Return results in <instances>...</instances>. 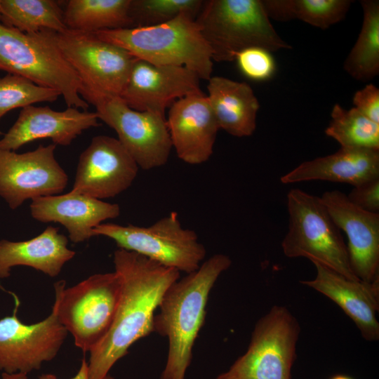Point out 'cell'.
<instances>
[{"label": "cell", "mask_w": 379, "mask_h": 379, "mask_svg": "<svg viewBox=\"0 0 379 379\" xmlns=\"http://www.w3.org/2000/svg\"><path fill=\"white\" fill-rule=\"evenodd\" d=\"M114 271L121 279V295L112 324L90 353L88 379H104L131 346L154 331V317L168 288L180 272L137 253L118 248Z\"/></svg>", "instance_id": "obj_1"}, {"label": "cell", "mask_w": 379, "mask_h": 379, "mask_svg": "<svg viewBox=\"0 0 379 379\" xmlns=\"http://www.w3.org/2000/svg\"><path fill=\"white\" fill-rule=\"evenodd\" d=\"M231 264L229 256L213 255L165 291L154 317V331L168 341L160 379H185L195 340L205 321L210 292Z\"/></svg>", "instance_id": "obj_2"}, {"label": "cell", "mask_w": 379, "mask_h": 379, "mask_svg": "<svg viewBox=\"0 0 379 379\" xmlns=\"http://www.w3.org/2000/svg\"><path fill=\"white\" fill-rule=\"evenodd\" d=\"M100 39L118 46L134 58L157 65L182 66L201 79L212 77V53L195 18L181 14L157 25L100 30Z\"/></svg>", "instance_id": "obj_3"}, {"label": "cell", "mask_w": 379, "mask_h": 379, "mask_svg": "<svg viewBox=\"0 0 379 379\" xmlns=\"http://www.w3.org/2000/svg\"><path fill=\"white\" fill-rule=\"evenodd\" d=\"M0 70L58 91L67 107L87 110L79 77L60 51L55 32L27 34L0 23Z\"/></svg>", "instance_id": "obj_4"}, {"label": "cell", "mask_w": 379, "mask_h": 379, "mask_svg": "<svg viewBox=\"0 0 379 379\" xmlns=\"http://www.w3.org/2000/svg\"><path fill=\"white\" fill-rule=\"evenodd\" d=\"M195 20L217 62L234 60L250 47L270 52L291 48L274 29L261 0L204 1Z\"/></svg>", "instance_id": "obj_5"}, {"label": "cell", "mask_w": 379, "mask_h": 379, "mask_svg": "<svg viewBox=\"0 0 379 379\" xmlns=\"http://www.w3.org/2000/svg\"><path fill=\"white\" fill-rule=\"evenodd\" d=\"M288 230L281 248L288 258L304 257L346 278L359 281L349 259L340 230L320 197L295 188L286 197Z\"/></svg>", "instance_id": "obj_6"}, {"label": "cell", "mask_w": 379, "mask_h": 379, "mask_svg": "<svg viewBox=\"0 0 379 379\" xmlns=\"http://www.w3.org/2000/svg\"><path fill=\"white\" fill-rule=\"evenodd\" d=\"M53 306L57 317L73 336L74 345L90 352L108 333L118 307L121 279L117 272L91 275L65 288V281L55 284Z\"/></svg>", "instance_id": "obj_7"}, {"label": "cell", "mask_w": 379, "mask_h": 379, "mask_svg": "<svg viewBox=\"0 0 379 379\" xmlns=\"http://www.w3.org/2000/svg\"><path fill=\"white\" fill-rule=\"evenodd\" d=\"M57 45L77 74L80 95L89 105L119 97L135 60L122 48L93 33L66 29L55 32Z\"/></svg>", "instance_id": "obj_8"}, {"label": "cell", "mask_w": 379, "mask_h": 379, "mask_svg": "<svg viewBox=\"0 0 379 379\" xmlns=\"http://www.w3.org/2000/svg\"><path fill=\"white\" fill-rule=\"evenodd\" d=\"M93 232L94 236L112 239L119 248L137 253L186 274L197 270L206 254L197 233L184 228L174 211L148 227L103 222Z\"/></svg>", "instance_id": "obj_9"}, {"label": "cell", "mask_w": 379, "mask_h": 379, "mask_svg": "<svg viewBox=\"0 0 379 379\" xmlns=\"http://www.w3.org/2000/svg\"><path fill=\"white\" fill-rule=\"evenodd\" d=\"M300 332L289 310L274 305L257 321L246 352L215 379H291Z\"/></svg>", "instance_id": "obj_10"}, {"label": "cell", "mask_w": 379, "mask_h": 379, "mask_svg": "<svg viewBox=\"0 0 379 379\" xmlns=\"http://www.w3.org/2000/svg\"><path fill=\"white\" fill-rule=\"evenodd\" d=\"M94 106L99 120L116 131L139 168L150 170L168 162L173 147L164 116L133 109L119 97H105Z\"/></svg>", "instance_id": "obj_11"}, {"label": "cell", "mask_w": 379, "mask_h": 379, "mask_svg": "<svg viewBox=\"0 0 379 379\" xmlns=\"http://www.w3.org/2000/svg\"><path fill=\"white\" fill-rule=\"evenodd\" d=\"M56 145L17 153L0 149V197L15 210L24 201L60 194L68 176L55 157Z\"/></svg>", "instance_id": "obj_12"}, {"label": "cell", "mask_w": 379, "mask_h": 379, "mask_svg": "<svg viewBox=\"0 0 379 379\" xmlns=\"http://www.w3.org/2000/svg\"><path fill=\"white\" fill-rule=\"evenodd\" d=\"M67 333L53 309L44 320L25 324L16 307L11 316L0 319V371L28 374L39 370L55 357Z\"/></svg>", "instance_id": "obj_13"}, {"label": "cell", "mask_w": 379, "mask_h": 379, "mask_svg": "<svg viewBox=\"0 0 379 379\" xmlns=\"http://www.w3.org/2000/svg\"><path fill=\"white\" fill-rule=\"evenodd\" d=\"M139 167L117 138L97 135L80 154L72 192L104 199L130 187Z\"/></svg>", "instance_id": "obj_14"}, {"label": "cell", "mask_w": 379, "mask_h": 379, "mask_svg": "<svg viewBox=\"0 0 379 379\" xmlns=\"http://www.w3.org/2000/svg\"><path fill=\"white\" fill-rule=\"evenodd\" d=\"M200 78L182 66L157 65L135 58L119 98L131 109L165 117L177 100L199 93Z\"/></svg>", "instance_id": "obj_15"}, {"label": "cell", "mask_w": 379, "mask_h": 379, "mask_svg": "<svg viewBox=\"0 0 379 379\" xmlns=\"http://www.w3.org/2000/svg\"><path fill=\"white\" fill-rule=\"evenodd\" d=\"M320 199L347 235L350 262L355 276L367 283L379 280V213L357 207L338 190L327 191Z\"/></svg>", "instance_id": "obj_16"}, {"label": "cell", "mask_w": 379, "mask_h": 379, "mask_svg": "<svg viewBox=\"0 0 379 379\" xmlns=\"http://www.w3.org/2000/svg\"><path fill=\"white\" fill-rule=\"evenodd\" d=\"M166 122L172 147L180 159L199 165L210 159L220 128L203 91L175 101Z\"/></svg>", "instance_id": "obj_17"}, {"label": "cell", "mask_w": 379, "mask_h": 379, "mask_svg": "<svg viewBox=\"0 0 379 379\" xmlns=\"http://www.w3.org/2000/svg\"><path fill=\"white\" fill-rule=\"evenodd\" d=\"M101 126L95 112L67 107L56 111L49 106L29 105L0 139V149L16 151L36 140L50 138L55 145L67 146L81 133Z\"/></svg>", "instance_id": "obj_18"}, {"label": "cell", "mask_w": 379, "mask_h": 379, "mask_svg": "<svg viewBox=\"0 0 379 379\" xmlns=\"http://www.w3.org/2000/svg\"><path fill=\"white\" fill-rule=\"evenodd\" d=\"M314 279L300 282L321 293L337 304L354 322L367 341L379 340V280L367 283L354 281L319 263L314 262Z\"/></svg>", "instance_id": "obj_19"}, {"label": "cell", "mask_w": 379, "mask_h": 379, "mask_svg": "<svg viewBox=\"0 0 379 379\" xmlns=\"http://www.w3.org/2000/svg\"><path fill=\"white\" fill-rule=\"evenodd\" d=\"M32 217L36 220L58 222L67 230L73 243L88 240L93 229L102 222L120 215L117 204H111L70 191L65 194L41 197L32 200Z\"/></svg>", "instance_id": "obj_20"}, {"label": "cell", "mask_w": 379, "mask_h": 379, "mask_svg": "<svg viewBox=\"0 0 379 379\" xmlns=\"http://www.w3.org/2000/svg\"><path fill=\"white\" fill-rule=\"evenodd\" d=\"M379 178V150L347 148L304 161L282 175L283 184L310 180L347 183L353 187Z\"/></svg>", "instance_id": "obj_21"}, {"label": "cell", "mask_w": 379, "mask_h": 379, "mask_svg": "<svg viewBox=\"0 0 379 379\" xmlns=\"http://www.w3.org/2000/svg\"><path fill=\"white\" fill-rule=\"evenodd\" d=\"M67 244V237L51 225L29 240H0V279L8 277L11 268L18 265L32 267L51 277L58 276L76 254Z\"/></svg>", "instance_id": "obj_22"}, {"label": "cell", "mask_w": 379, "mask_h": 379, "mask_svg": "<svg viewBox=\"0 0 379 379\" xmlns=\"http://www.w3.org/2000/svg\"><path fill=\"white\" fill-rule=\"evenodd\" d=\"M207 91L220 129L238 138L253 133L260 104L249 84L215 76L208 80Z\"/></svg>", "instance_id": "obj_23"}, {"label": "cell", "mask_w": 379, "mask_h": 379, "mask_svg": "<svg viewBox=\"0 0 379 379\" xmlns=\"http://www.w3.org/2000/svg\"><path fill=\"white\" fill-rule=\"evenodd\" d=\"M131 0H70L64 11L67 29L95 32L131 28L128 15Z\"/></svg>", "instance_id": "obj_24"}, {"label": "cell", "mask_w": 379, "mask_h": 379, "mask_svg": "<svg viewBox=\"0 0 379 379\" xmlns=\"http://www.w3.org/2000/svg\"><path fill=\"white\" fill-rule=\"evenodd\" d=\"M360 3L364 13L361 29L343 68L354 79L366 81L379 74V1Z\"/></svg>", "instance_id": "obj_25"}, {"label": "cell", "mask_w": 379, "mask_h": 379, "mask_svg": "<svg viewBox=\"0 0 379 379\" xmlns=\"http://www.w3.org/2000/svg\"><path fill=\"white\" fill-rule=\"evenodd\" d=\"M1 24L31 34L67 29L64 11L55 0H1Z\"/></svg>", "instance_id": "obj_26"}, {"label": "cell", "mask_w": 379, "mask_h": 379, "mask_svg": "<svg viewBox=\"0 0 379 379\" xmlns=\"http://www.w3.org/2000/svg\"><path fill=\"white\" fill-rule=\"evenodd\" d=\"M262 2L270 19L277 21L298 19L325 29L345 18L352 1L264 0Z\"/></svg>", "instance_id": "obj_27"}, {"label": "cell", "mask_w": 379, "mask_h": 379, "mask_svg": "<svg viewBox=\"0 0 379 379\" xmlns=\"http://www.w3.org/2000/svg\"><path fill=\"white\" fill-rule=\"evenodd\" d=\"M331 120L325 130L326 135L336 140L341 147L379 150V124L352 107L346 109L335 104Z\"/></svg>", "instance_id": "obj_28"}, {"label": "cell", "mask_w": 379, "mask_h": 379, "mask_svg": "<svg viewBox=\"0 0 379 379\" xmlns=\"http://www.w3.org/2000/svg\"><path fill=\"white\" fill-rule=\"evenodd\" d=\"M203 4L201 0H131L128 15L132 27L154 26L181 14H188L196 19Z\"/></svg>", "instance_id": "obj_29"}, {"label": "cell", "mask_w": 379, "mask_h": 379, "mask_svg": "<svg viewBox=\"0 0 379 379\" xmlns=\"http://www.w3.org/2000/svg\"><path fill=\"white\" fill-rule=\"evenodd\" d=\"M60 95L56 90L40 86L22 77L8 74L0 78V119L16 108L37 102H53Z\"/></svg>", "instance_id": "obj_30"}, {"label": "cell", "mask_w": 379, "mask_h": 379, "mask_svg": "<svg viewBox=\"0 0 379 379\" xmlns=\"http://www.w3.org/2000/svg\"><path fill=\"white\" fill-rule=\"evenodd\" d=\"M240 71L255 81L269 79L275 72L271 52L260 47H250L237 53L235 58Z\"/></svg>", "instance_id": "obj_31"}, {"label": "cell", "mask_w": 379, "mask_h": 379, "mask_svg": "<svg viewBox=\"0 0 379 379\" xmlns=\"http://www.w3.org/2000/svg\"><path fill=\"white\" fill-rule=\"evenodd\" d=\"M347 197L357 207L379 213V178L353 187Z\"/></svg>", "instance_id": "obj_32"}, {"label": "cell", "mask_w": 379, "mask_h": 379, "mask_svg": "<svg viewBox=\"0 0 379 379\" xmlns=\"http://www.w3.org/2000/svg\"><path fill=\"white\" fill-rule=\"evenodd\" d=\"M356 108L366 117L379 124V89L372 84L357 91L352 98Z\"/></svg>", "instance_id": "obj_33"}, {"label": "cell", "mask_w": 379, "mask_h": 379, "mask_svg": "<svg viewBox=\"0 0 379 379\" xmlns=\"http://www.w3.org/2000/svg\"><path fill=\"white\" fill-rule=\"evenodd\" d=\"M1 379H27V374L23 373H2ZM39 379H57L55 375L51 373L42 374ZM71 379H88V362L84 358L77 374Z\"/></svg>", "instance_id": "obj_34"}, {"label": "cell", "mask_w": 379, "mask_h": 379, "mask_svg": "<svg viewBox=\"0 0 379 379\" xmlns=\"http://www.w3.org/2000/svg\"><path fill=\"white\" fill-rule=\"evenodd\" d=\"M329 379H354L353 378L343 375V374H336L331 377Z\"/></svg>", "instance_id": "obj_35"}, {"label": "cell", "mask_w": 379, "mask_h": 379, "mask_svg": "<svg viewBox=\"0 0 379 379\" xmlns=\"http://www.w3.org/2000/svg\"><path fill=\"white\" fill-rule=\"evenodd\" d=\"M104 379H115L114 377H112L111 375L108 374L105 377Z\"/></svg>", "instance_id": "obj_36"}, {"label": "cell", "mask_w": 379, "mask_h": 379, "mask_svg": "<svg viewBox=\"0 0 379 379\" xmlns=\"http://www.w3.org/2000/svg\"><path fill=\"white\" fill-rule=\"evenodd\" d=\"M2 13H1V0H0V22L1 20Z\"/></svg>", "instance_id": "obj_37"}]
</instances>
